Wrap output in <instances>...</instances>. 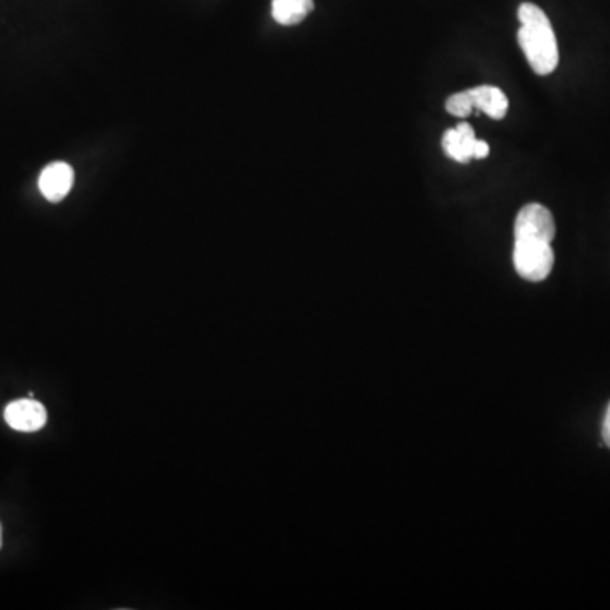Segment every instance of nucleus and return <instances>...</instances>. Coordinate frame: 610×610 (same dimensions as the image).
<instances>
[{
  "mask_svg": "<svg viewBox=\"0 0 610 610\" xmlns=\"http://www.w3.org/2000/svg\"><path fill=\"white\" fill-rule=\"evenodd\" d=\"M519 21L521 29L517 38L527 63L538 75L555 72L560 63V51L548 16L544 14L543 9L526 2L519 7Z\"/></svg>",
  "mask_w": 610,
  "mask_h": 610,
  "instance_id": "nucleus-1",
  "label": "nucleus"
},
{
  "mask_svg": "<svg viewBox=\"0 0 610 610\" xmlns=\"http://www.w3.org/2000/svg\"><path fill=\"white\" fill-rule=\"evenodd\" d=\"M555 265V253L551 243L543 239L516 238L514 243V267L524 280L543 282Z\"/></svg>",
  "mask_w": 610,
  "mask_h": 610,
  "instance_id": "nucleus-2",
  "label": "nucleus"
},
{
  "mask_svg": "<svg viewBox=\"0 0 610 610\" xmlns=\"http://www.w3.org/2000/svg\"><path fill=\"white\" fill-rule=\"evenodd\" d=\"M443 150L446 156H450L451 160L458 163H468L475 160H483L487 158L488 148L485 141L475 138L472 126L466 122H460L455 129H448L443 136Z\"/></svg>",
  "mask_w": 610,
  "mask_h": 610,
  "instance_id": "nucleus-3",
  "label": "nucleus"
},
{
  "mask_svg": "<svg viewBox=\"0 0 610 610\" xmlns=\"http://www.w3.org/2000/svg\"><path fill=\"white\" fill-rule=\"evenodd\" d=\"M555 234L553 214L541 204H527L517 214L514 224L516 238L543 239L551 243L555 239Z\"/></svg>",
  "mask_w": 610,
  "mask_h": 610,
  "instance_id": "nucleus-4",
  "label": "nucleus"
},
{
  "mask_svg": "<svg viewBox=\"0 0 610 610\" xmlns=\"http://www.w3.org/2000/svg\"><path fill=\"white\" fill-rule=\"evenodd\" d=\"M4 419L14 431L34 433L41 427H45L48 414H46L45 405L38 400H33V397H29V399L14 400L7 405Z\"/></svg>",
  "mask_w": 610,
  "mask_h": 610,
  "instance_id": "nucleus-5",
  "label": "nucleus"
},
{
  "mask_svg": "<svg viewBox=\"0 0 610 610\" xmlns=\"http://www.w3.org/2000/svg\"><path fill=\"white\" fill-rule=\"evenodd\" d=\"M73 180H75L73 168L68 163L56 161L45 167V170L39 175V190L46 200L58 204L70 194Z\"/></svg>",
  "mask_w": 610,
  "mask_h": 610,
  "instance_id": "nucleus-6",
  "label": "nucleus"
},
{
  "mask_svg": "<svg viewBox=\"0 0 610 610\" xmlns=\"http://www.w3.org/2000/svg\"><path fill=\"white\" fill-rule=\"evenodd\" d=\"M468 94L472 97L473 109H480L495 121L504 119L509 109V100L502 90L492 85H480L468 90Z\"/></svg>",
  "mask_w": 610,
  "mask_h": 610,
  "instance_id": "nucleus-7",
  "label": "nucleus"
},
{
  "mask_svg": "<svg viewBox=\"0 0 610 610\" xmlns=\"http://www.w3.org/2000/svg\"><path fill=\"white\" fill-rule=\"evenodd\" d=\"M314 9V0H273L272 16L282 26L302 23Z\"/></svg>",
  "mask_w": 610,
  "mask_h": 610,
  "instance_id": "nucleus-8",
  "label": "nucleus"
},
{
  "mask_svg": "<svg viewBox=\"0 0 610 610\" xmlns=\"http://www.w3.org/2000/svg\"><path fill=\"white\" fill-rule=\"evenodd\" d=\"M446 109L450 114L456 117H468L473 111L472 97L468 94V90L465 92H458L453 94L446 100Z\"/></svg>",
  "mask_w": 610,
  "mask_h": 610,
  "instance_id": "nucleus-9",
  "label": "nucleus"
},
{
  "mask_svg": "<svg viewBox=\"0 0 610 610\" xmlns=\"http://www.w3.org/2000/svg\"><path fill=\"white\" fill-rule=\"evenodd\" d=\"M602 439L610 448V404L607 407V412H605L604 424H602Z\"/></svg>",
  "mask_w": 610,
  "mask_h": 610,
  "instance_id": "nucleus-10",
  "label": "nucleus"
},
{
  "mask_svg": "<svg viewBox=\"0 0 610 610\" xmlns=\"http://www.w3.org/2000/svg\"><path fill=\"white\" fill-rule=\"evenodd\" d=\"M0 546H2V527H0Z\"/></svg>",
  "mask_w": 610,
  "mask_h": 610,
  "instance_id": "nucleus-11",
  "label": "nucleus"
}]
</instances>
